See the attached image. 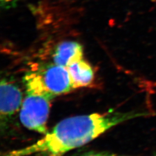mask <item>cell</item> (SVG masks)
Returning a JSON list of instances; mask_svg holds the SVG:
<instances>
[{
  "label": "cell",
  "mask_w": 156,
  "mask_h": 156,
  "mask_svg": "<svg viewBox=\"0 0 156 156\" xmlns=\"http://www.w3.org/2000/svg\"><path fill=\"white\" fill-rule=\"evenodd\" d=\"M17 0H1V2L2 4L4 5H8L9 4H11L14 2L16 1Z\"/></svg>",
  "instance_id": "obj_8"
},
{
  "label": "cell",
  "mask_w": 156,
  "mask_h": 156,
  "mask_svg": "<svg viewBox=\"0 0 156 156\" xmlns=\"http://www.w3.org/2000/svg\"><path fill=\"white\" fill-rule=\"evenodd\" d=\"M144 113L109 111L68 117L33 144L3 156H62L98 137L109 129Z\"/></svg>",
  "instance_id": "obj_1"
},
{
  "label": "cell",
  "mask_w": 156,
  "mask_h": 156,
  "mask_svg": "<svg viewBox=\"0 0 156 156\" xmlns=\"http://www.w3.org/2000/svg\"><path fill=\"white\" fill-rule=\"evenodd\" d=\"M23 80L26 96L20 108V122L29 129L45 135L51 101L56 97L45 87L36 69L26 73Z\"/></svg>",
  "instance_id": "obj_2"
},
{
  "label": "cell",
  "mask_w": 156,
  "mask_h": 156,
  "mask_svg": "<svg viewBox=\"0 0 156 156\" xmlns=\"http://www.w3.org/2000/svg\"></svg>",
  "instance_id": "obj_9"
},
{
  "label": "cell",
  "mask_w": 156,
  "mask_h": 156,
  "mask_svg": "<svg viewBox=\"0 0 156 156\" xmlns=\"http://www.w3.org/2000/svg\"><path fill=\"white\" fill-rule=\"evenodd\" d=\"M67 68L75 89L88 86L94 80L93 67L83 58L71 63Z\"/></svg>",
  "instance_id": "obj_6"
},
{
  "label": "cell",
  "mask_w": 156,
  "mask_h": 156,
  "mask_svg": "<svg viewBox=\"0 0 156 156\" xmlns=\"http://www.w3.org/2000/svg\"><path fill=\"white\" fill-rule=\"evenodd\" d=\"M0 113L4 121L13 116L21 108L23 93L16 84L6 79L0 84Z\"/></svg>",
  "instance_id": "obj_4"
},
{
  "label": "cell",
  "mask_w": 156,
  "mask_h": 156,
  "mask_svg": "<svg viewBox=\"0 0 156 156\" xmlns=\"http://www.w3.org/2000/svg\"><path fill=\"white\" fill-rule=\"evenodd\" d=\"M83 58L82 45L73 41H63L57 45L52 55L55 64L67 67L69 64Z\"/></svg>",
  "instance_id": "obj_5"
},
{
  "label": "cell",
  "mask_w": 156,
  "mask_h": 156,
  "mask_svg": "<svg viewBox=\"0 0 156 156\" xmlns=\"http://www.w3.org/2000/svg\"><path fill=\"white\" fill-rule=\"evenodd\" d=\"M76 156H120L112 154L108 152H99V151H89Z\"/></svg>",
  "instance_id": "obj_7"
},
{
  "label": "cell",
  "mask_w": 156,
  "mask_h": 156,
  "mask_svg": "<svg viewBox=\"0 0 156 156\" xmlns=\"http://www.w3.org/2000/svg\"><path fill=\"white\" fill-rule=\"evenodd\" d=\"M47 90L55 97L75 89L67 67L54 62L42 66L36 69Z\"/></svg>",
  "instance_id": "obj_3"
}]
</instances>
